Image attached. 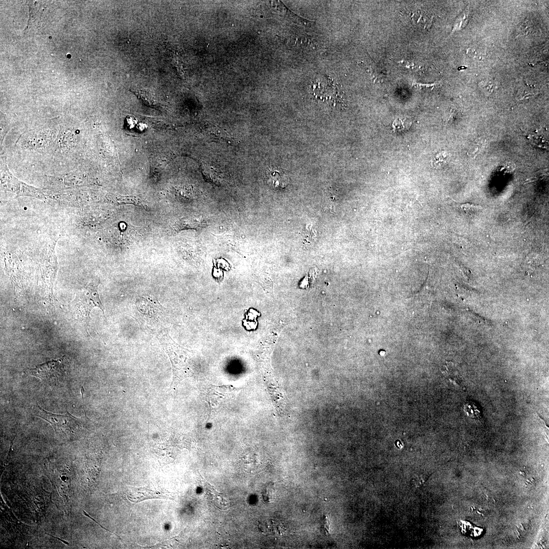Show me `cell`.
Returning <instances> with one entry per match:
<instances>
[{
    "instance_id": "obj_1",
    "label": "cell",
    "mask_w": 549,
    "mask_h": 549,
    "mask_svg": "<svg viewBox=\"0 0 549 549\" xmlns=\"http://www.w3.org/2000/svg\"><path fill=\"white\" fill-rule=\"evenodd\" d=\"M99 283H90L79 291L72 302L73 314L76 318L87 326L89 314L95 307L100 309L104 315V307L98 292Z\"/></svg>"
},
{
    "instance_id": "obj_2",
    "label": "cell",
    "mask_w": 549,
    "mask_h": 549,
    "mask_svg": "<svg viewBox=\"0 0 549 549\" xmlns=\"http://www.w3.org/2000/svg\"><path fill=\"white\" fill-rule=\"evenodd\" d=\"M312 95L316 101L330 108H340L344 100L338 85L330 77L323 75L317 77L312 83Z\"/></svg>"
},
{
    "instance_id": "obj_3",
    "label": "cell",
    "mask_w": 549,
    "mask_h": 549,
    "mask_svg": "<svg viewBox=\"0 0 549 549\" xmlns=\"http://www.w3.org/2000/svg\"><path fill=\"white\" fill-rule=\"evenodd\" d=\"M66 370L63 359H58L38 365L34 369L25 370V372L44 381L55 382L63 378Z\"/></svg>"
},
{
    "instance_id": "obj_4",
    "label": "cell",
    "mask_w": 549,
    "mask_h": 549,
    "mask_svg": "<svg viewBox=\"0 0 549 549\" xmlns=\"http://www.w3.org/2000/svg\"><path fill=\"white\" fill-rule=\"evenodd\" d=\"M33 409L36 416L50 423L56 433L59 431H72L79 425L78 419L68 412L64 415L55 414L44 410L38 405L34 406Z\"/></svg>"
},
{
    "instance_id": "obj_5",
    "label": "cell",
    "mask_w": 549,
    "mask_h": 549,
    "mask_svg": "<svg viewBox=\"0 0 549 549\" xmlns=\"http://www.w3.org/2000/svg\"><path fill=\"white\" fill-rule=\"evenodd\" d=\"M128 499L134 503L150 499H171L169 493L166 490L149 487L129 486L126 492Z\"/></svg>"
},
{
    "instance_id": "obj_6",
    "label": "cell",
    "mask_w": 549,
    "mask_h": 549,
    "mask_svg": "<svg viewBox=\"0 0 549 549\" xmlns=\"http://www.w3.org/2000/svg\"><path fill=\"white\" fill-rule=\"evenodd\" d=\"M201 483L204 491L211 503L221 509H227L229 504L228 501L224 497V495L217 492L212 485L206 482L201 476Z\"/></svg>"
},
{
    "instance_id": "obj_7",
    "label": "cell",
    "mask_w": 549,
    "mask_h": 549,
    "mask_svg": "<svg viewBox=\"0 0 549 549\" xmlns=\"http://www.w3.org/2000/svg\"><path fill=\"white\" fill-rule=\"evenodd\" d=\"M130 90L145 105L160 110L165 109V106L150 92L140 89H131Z\"/></svg>"
},
{
    "instance_id": "obj_8",
    "label": "cell",
    "mask_w": 549,
    "mask_h": 549,
    "mask_svg": "<svg viewBox=\"0 0 549 549\" xmlns=\"http://www.w3.org/2000/svg\"><path fill=\"white\" fill-rule=\"evenodd\" d=\"M206 225L204 219L201 218H182L176 220L173 228L176 231L188 229H199Z\"/></svg>"
},
{
    "instance_id": "obj_9",
    "label": "cell",
    "mask_w": 549,
    "mask_h": 549,
    "mask_svg": "<svg viewBox=\"0 0 549 549\" xmlns=\"http://www.w3.org/2000/svg\"><path fill=\"white\" fill-rule=\"evenodd\" d=\"M267 184L273 189L279 190L286 187L289 183V177L279 170H270L267 173Z\"/></svg>"
},
{
    "instance_id": "obj_10",
    "label": "cell",
    "mask_w": 549,
    "mask_h": 549,
    "mask_svg": "<svg viewBox=\"0 0 549 549\" xmlns=\"http://www.w3.org/2000/svg\"><path fill=\"white\" fill-rule=\"evenodd\" d=\"M441 372L444 376L451 382L462 386V377L456 365L451 361H447L442 367Z\"/></svg>"
},
{
    "instance_id": "obj_11",
    "label": "cell",
    "mask_w": 549,
    "mask_h": 549,
    "mask_svg": "<svg viewBox=\"0 0 549 549\" xmlns=\"http://www.w3.org/2000/svg\"><path fill=\"white\" fill-rule=\"evenodd\" d=\"M113 200L117 204H131L141 206L145 209L147 207L144 202L137 196L116 195Z\"/></svg>"
},
{
    "instance_id": "obj_12",
    "label": "cell",
    "mask_w": 549,
    "mask_h": 549,
    "mask_svg": "<svg viewBox=\"0 0 549 549\" xmlns=\"http://www.w3.org/2000/svg\"><path fill=\"white\" fill-rule=\"evenodd\" d=\"M543 263L542 258L536 253H531L528 255L525 261V265L527 269L532 271L534 270Z\"/></svg>"
},
{
    "instance_id": "obj_13",
    "label": "cell",
    "mask_w": 549,
    "mask_h": 549,
    "mask_svg": "<svg viewBox=\"0 0 549 549\" xmlns=\"http://www.w3.org/2000/svg\"><path fill=\"white\" fill-rule=\"evenodd\" d=\"M464 410L468 416L474 418H479L480 412L478 408L471 402L467 403L464 406Z\"/></svg>"
},
{
    "instance_id": "obj_14",
    "label": "cell",
    "mask_w": 549,
    "mask_h": 549,
    "mask_svg": "<svg viewBox=\"0 0 549 549\" xmlns=\"http://www.w3.org/2000/svg\"><path fill=\"white\" fill-rule=\"evenodd\" d=\"M484 141L478 140L474 143L469 150L471 155L475 156L481 151L484 145Z\"/></svg>"
},
{
    "instance_id": "obj_15",
    "label": "cell",
    "mask_w": 549,
    "mask_h": 549,
    "mask_svg": "<svg viewBox=\"0 0 549 549\" xmlns=\"http://www.w3.org/2000/svg\"><path fill=\"white\" fill-rule=\"evenodd\" d=\"M461 208L466 212L468 214L474 212V211H477L480 208H481L480 206L469 203H465L461 204Z\"/></svg>"
},
{
    "instance_id": "obj_16",
    "label": "cell",
    "mask_w": 549,
    "mask_h": 549,
    "mask_svg": "<svg viewBox=\"0 0 549 549\" xmlns=\"http://www.w3.org/2000/svg\"><path fill=\"white\" fill-rule=\"evenodd\" d=\"M135 122H136V120L134 119V118L132 117H128V120H127V121H126L128 126L129 127H133L134 126V124H135Z\"/></svg>"
},
{
    "instance_id": "obj_17",
    "label": "cell",
    "mask_w": 549,
    "mask_h": 549,
    "mask_svg": "<svg viewBox=\"0 0 549 549\" xmlns=\"http://www.w3.org/2000/svg\"><path fill=\"white\" fill-rule=\"evenodd\" d=\"M83 512L84 513V515H86V516H87V517H89V518H90V519H92V520H93V521H94V522H96V523H97V524H98V525H99V526H101V527L102 528H103V529H105V530H107V531H108L110 532V533H112V534H114V533H113L112 532L110 531V530H109L107 529L106 528H104V527H103V526H102V525H100V524H99V523H98V522H97V521H96V520H94V518H93V517H90V516H89V515H88V514H87V513H86V512H85V511H84V510H83Z\"/></svg>"
},
{
    "instance_id": "obj_18",
    "label": "cell",
    "mask_w": 549,
    "mask_h": 549,
    "mask_svg": "<svg viewBox=\"0 0 549 549\" xmlns=\"http://www.w3.org/2000/svg\"><path fill=\"white\" fill-rule=\"evenodd\" d=\"M45 534H47V535H49V536H52V537H53V538H56V539H57L59 540L60 541H61L62 542H63V543H65V544H68V545L69 544V543H68V542L67 541H65V540H62V539H60V538H58V537H54V536H53L52 535H50V534H48V533H45Z\"/></svg>"
}]
</instances>
